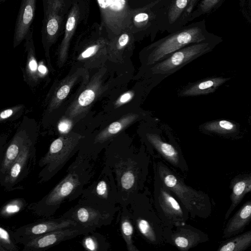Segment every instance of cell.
<instances>
[{
	"instance_id": "1",
	"label": "cell",
	"mask_w": 251,
	"mask_h": 251,
	"mask_svg": "<svg viewBox=\"0 0 251 251\" xmlns=\"http://www.w3.org/2000/svg\"><path fill=\"white\" fill-rule=\"evenodd\" d=\"M93 161L77 155L63 178L41 199L28 205L27 209L36 217L51 218L63 203L78 198L95 174Z\"/></svg>"
},
{
	"instance_id": "2",
	"label": "cell",
	"mask_w": 251,
	"mask_h": 251,
	"mask_svg": "<svg viewBox=\"0 0 251 251\" xmlns=\"http://www.w3.org/2000/svg\"><path fill=\"white\" fill-rule=\"evenodd\" d=\"M105 165L114 174L118 203L126 206L142 195L148 176L149 159L137 155H124L107 151Z\"/></svg>"
},
{
	"instance_id": "3",
	"label": "cell",
	"mask_w": 251,
	"mask_h": 251,
	"mask_svg": "<svg viewBox=\"0 0 251 251\" xmlns=\"http://www.w3.org/2000/svg\"><path fill=\"white\" fill-rule=\"evenodd\" d=\"M209 39L204 21L193 23L145 47L139 52V59L148 68L187 45Z\"/></svg>"
},
{
	"instance_id": "4",
	"label": "cell",
	"mask_w": 251,
	"mask_h": 251,
	"mask_svg": "<svg viewBox=\"0 0 251 251\" xmlns=\"http://www.w3.org/2000/svg\"><path fill=\"white\" fill-rule=\"evenodd\" d=\"M154 172L188 212L190 217L206 219L212 211L208 195L188 186L183 178L161 160L154 161Z\"/></svg>"
},
{
	"instance_id": "5",
	"label": "cell",
	"mask_w": 251,
	"mask_h": 251,
	"mask_svg": "<svg viewBox=\"0 0 251 251\" xmlns=\"http://www.w3.org/2000/svg\"><path fill=\"white\" fill-rule=\"evenodd\" d=\"M85 136L70 131L55 139L47 152L38 162L42 169L38 176V182L42 183L52 178L79 150Z\"/></svg>"
},
{
	"instance_id": "6",
	"label": "cell",
	"mask_w": 251,
	"mask_h": 251,
	"mask_svg": "<svg viewBox=\"0 0 251 251\" xmlns=\"http://www.w3.org/2000/svg\"><path fill=\"white\" fill-rule=\"evenodd\" d=\"M140 196L130 203L132 204V213L130 214L128 211L131 221L141 234L150 243L159 245L166 242L171 228L163 223L157 212L150 206V203L142 202Z\"/></svg>"
},
{
	"instance_id": "7",
	"label": "cell",
	"mask_w": 251,
	"mask_h": 251,
	"mask_svg": "<svg viewBox=\"0 0 251 251\" xmlns=\"http://www.w3.org/2000/svg\"><path fill=\"white\" fill-rule=\"evenodd\" d=\"M199 0H158L153 9L159 31L169 33L186 25Z\"/></svg>"
},
{
	"instance_id": "8",
	"label": "cell",
	"mask_w": 251,
	"mask_h": 251,
	"mask_svg": "<svg viewBox=\"0 0 251 251\" xmlns=\"http://www.w3.org/2000/svg\"><path fill=\"white\" fill-rule=\"evenodd\" d=\"M117 210L116 206L81 198L62 216L72 220L79 226L96 230L97 228L110 224Z\"/></svg>"
},
{
	"instance_id": "9",
	"label": "cell",
	"mask_w": 251,
	"mask_h": 251,
	"mask_svg": "<svg viewBox=\"0 0 251 251\" xmlns=\"http://www.w3.org/2000/svg\"><path fill=\"white\" fill-rule=\"evenodd\" d=\"M154 180V205L163 223L169 228L185 225L187 211L155 172Z\"/></svg>"
},
{
	"instance_id": "10",
	"label": "cell",
	"mask_w": 251,
	"mask_h": 251,
	"mask_svg": "<svg viewBox=\"0 0 251 251\" xmlns=\"http://www.w3.org/2000/svg\"><path fill=\"white\" fill-rule=\"evenodd\" d=\"M211 39L187 45L164 60L147 68L151 75L168 76L190 62L210 51L215 46Z\"/></svg>"
},
{
	"instance_id": "11",
	"label": "cell",
	"mask_w": 251,
	"mask_h": 251,
	"mask_svg": "<svg viewBox=\"0 0 251 251\" xmlns=\"http://www.w3.org/2000/svg\"><path fill=\"white\" fill-rule=\"evenodd\" d=\"M34 141L29 138L19 156L0 179V186L6 191L23 189L21 184L34 169L36 163Z\"/></svg>"
},
{
	"instance_id": "12",
	"label": "cell",
	"mask_w": 251,
	"mask_h": 251,
	"mask_svg": "<svg viewBox=\"0 0 251 251\" xmlns=\"http://www.w3.org/2000/svg\"><path fill=\"white\" fill-rule=\"evenodd\" d=\"M80 197L116 206L118 203L117 187L111 169L105 165L98 178L85 187Z\"/></svg>"
},
{
	"instance_id": "13",
	"label": "cell",
	"mask_w": 251,
	"mask_h": 251,
	"mask_svg": "<svg viewBox=\"0 0 251 251\" xmlns=\"http://www.w3.org/2000/svg\"><path fill=\"white\" fill-rule=\"evenodd\" d=\"M77 225L72 220L62 216L58 218H43V219L21 226L11 231V233L15 242L23 246L53 230Z\"/></svg>"
},
{
	"instance_id": "14",
	"label": "cell",
	"mask_w": 251,
	"mask_h": 251,
	"mask_svg": "<svg viewBox=\"0 0 251 251\" xmlns=\"http://www.w3.org/2000/svg\"><path fill=\"white\" fill-rule=\"evenodd\" d=\"M154 2L132 9L127 28L131 31L136 42L149 36L153 41L159 31L156 15L153 9Z\"/></svg>"
},
{
	"instance_id": "15",
	"label": "cell",
	"mask_w": 251,
	"mask_h": 251,
	"mask_svg": "<svg viewBox=\"0 0 251 251\" xmlns=\"http://www.w3.org/2000/svg\"><path fill=\"white\" fill-rule=\"evenodd\" d=\"M95 230L79 226L53 230L39 236L23 245L24 251H41L47 250L62 242L72 239Z\"/></svg>"
},
{
	"instance_id": "16",
	"label": "cell",
	"mask_w": 251,
	"mask_h": 251,
	"mask_svg": "<svg viewBox=\"0 0 251 251\" xmlns=\"http://www.w3.org/2000/svg\"><path fill=\"white\" fill-rule=\"evenodd\" d=\"M102 72L97 73L92 78L85 89L74 100L66 114L72 120L81 117L102 91Z\"/></svg>"
},
{
	"instance_id": "17",
	"label": "cell",
	"mask_w": 251,
	"mask_h": 251,
	"mask_svg": "<svg viewBox=\"0 0 251 251\" xmlns=\"http://www.w3.org/2000/svg\"><path fill=\"white\" fill-rule=\"evenodd\" d=\"M175 227V230L170 229L167 242L173 244L180 251H188L209 240L206 233L191 226L185 224Z\"/></svg>"
},
{
	"instance_id": "18",
	"label": "cell",
	"mask_w": 251,
	"mask_h": 251,
	"mask_svg": "<svg viewBox=\"0 0 251 251\" xmlns=\"http://www.w3.org/2000/svg\"><path fill=\"white\" fill-rule=\"evenodd\" d=\"M146 137L152 147L165 160L181 171H188L185 160L175 146L164 141L159 135L155 133H148Z\"/></svg>"
},
{
	"instance_id": "19",
	"label": "cell",
	"mask_w": 251,
	"mask_h": 251,
	"mask_svg": "<svg viewBox=\"0 0 251 251\" xmlns=\"http://www.w3.org/2000/svg\"><path fill=\"white\" fill-rule=\"evenodd\" d=\"M200 128L204 133L226 139H238L243 137L239 123L226 119H218L206 122Z\"/></svg>"
},
{
	"instance_id": "20",
	"label": "cell",
	"mask_w": 251,
	"mask_h": 251,
	"mask_svg": "<svg viewBox=\"0 0 251 251\" xmlns=\"http://www.w3.org/2000/svg\"><path fill=\"white\" fill-rule=\"evenodd\" d=\"M229 188L231 190V203L225 214V220L228 218L245 196L251 193V173L242 174L234 176L230 180Z\"/></svg>"
},
{
	"instance_id": "21",
	"label": "cell",
	"mask_w": 251,
	"mask_h": 251,
	"mask_svg": "<svg viewBox=\"0 0 251 251\" xmlns=\"http://www.w3.org/2000/svg\"><path fill=\"white\" fill-rule=\"evenodd\" d=\"M251 222V200L245 202L227 222L223 232V239H227L242 232Z\"/></svg>"
},
{
	"instance_id": "22",
	"label": "cell",
	"mask_w": 251,
	"mask_h": 251,
	"mask_svg": "<svg viewBox=\"0 0 251 251\" xmlns=\"http://www.w3.org/2000/svg\"><path fill=\"white\" fill-rule=\"evenodd\" d=\"M135 40L128 28L111 39L110 43V55L118 60H123L132 55L135 48Z\"/></svg>"
},
{
	"instance_id": "23",
	"label": "cell",
	"mask_w": 251,
	"mask_h": 251,
	"mask_svg": "<svg viewBox=\"0 0 251 251\" xmlns=\"http://www.w3.org/2000/svg\"><path fill=\"white\" fill-rule=\"evenodd\" d=\"M30 138L25 131L18 132L12 139L0 159V179L19 156L25 144Z\"/></svg>"
},
{
	"instance_id": "24",
	"label": "cell",
	"mask_w": 251,
	"mask_h": 251,
	"mask_svg": "<svg viewBox=\"0 0 251 251\" xmlns=\"http://www.w3.org/2000/svg\"><path fill=\"white\" fill-rule=\"evenodd\" d=\"M230 79L223 76L207 77L188 85L180 92V95L193 97L212 93Z\"/></svg>"
},
{
	"instance_id": "25",
	"label": "cell",
	"mask_w": 251,
	"mask_h": 251,
	"mask_svg": "<svg viewBox=\"0 0 251 251\" xmlns=\"http://www.w3.org/2000/svg\"><path fill=\"white\" fill-rule=\"evenodd\" d=\"M82 69H78L75 72L68 76L55 90L49 105V110L51 111L56 108L68 96L71 89L82 75Z\"/></svg>"
},
{
	"instance_id": "26",
	"label": "cell",
	"mask_w": 251,
	"mask_h": 251,
	"mask_svg": "<svg viewBox=\"0 0 251 251\" xmlns=\"http://www.w3.org/2000/svg\"><path fill=\"white\" fill-rule=\"evenodd\" d=\"M251 246V229L222 242L218 251H244Z\"/></svg>"
},
{
	"instance_id": "27",
	"label": "cell",
	"mask_w": 251,
	"mask_h": 251,
	"mask_svg": "<svg viewBox=\"0 0 251 251\" xmlns=\"http://www.w3.org/2000/svg\"><path fill=\"white\" fill-rule=\"evenodd\" d=\"M93 231L84 234L81 241L83 248L89 251H105L109 247L104 237L97 232Z\"/></svg>"
},
{
	"instance_id": "28",
	"label": "cell",
	"mask_w": 251,
	"mask_h": 251,
	"mask_svg": "<svg viewBox=\"0 0 251 251\" xmlns=\"http://www.w3.org/2000/svg\"><path fill=\"white\" fill-rule=\"evenodd\" d=\"M27 203L24 198H15L7 201L1 206L0 216L3 218L11 217L24 210Z\"/></svg>"
},
{
	"instance_id": "29",
	"label": "cell",
	"mask_w": 251,
	"mask_h": 251,
	"mask_svg": "<svg viewBox=\"0 0 251 251\" xmlns=\"http://www.w3.org/2000/svg\"><path fill=\"white\" fill-rule=\"evenodd\" d=\"M127 214L121 216V229L124 239L126 242L127 249L128 251H139L134 245L132 241L133 227L131 220L128 211Z\"/></svg>"
},
{
	"instance_id": "30",
	"label": "cell",
	"mask_w": 251,
	"mask_h": 251,
	"mask_svg": "<svg viewBox=\"0 0 251 251\" xmlns=\"http://www.w3.org/2000/svg\"><path fill=\"white\" fill-rule=\"evenodd\" d=\"M19 248L11 233L4 226L0 227V251H18Z\"/></svg>"
},
{
	"instance_id": "31",
	"label": "cell",
	"mask_w": 251,
	"mask_h": 251,
	"mask_svg": "<svg viewBox=\"0 0 251 251\" xmlns=\"http://www.w3.org/2000/svg\"><path fill=\"white\" fill-rule=\"evenodd\" d=\"M38 65L36 59L34 56H31L28 59L26 65V73L29 80L35 81L38 80L40 75L38 70Z\"/></svg>"
},
{
	"instance_id": "32",
	"label": "cell",
	"mask_w": 251,
	"mask_h": 251,
	"mask_svg": "<svg viewBox=\"0 0 251 251\" xmlns=\"http://www.w3.org/2000/svg\"><path fill=\"white\" fill-rule=\"evenodd\" d=\"M134 96V92L129 90L123 93L116 100L114 105L116 108L119 107L130 101Z\"/></svg>"
},
{
	"instance_id": "33",
	"label": "cell",
	"mask_w": 251,
	"mask_h": 251,
	"mask_svg": "<svg viewBox=\"0 0 251 251\" xmlns=\"http://www.w3.org/2000/svg\"><path fill=\"white\" fill-rule=\"evenodd\" d=\"M99 49V46L98 45H94L89 47L81 53L78 59L83 61L88 59L95 55Z\"/></svg>"
},
{
	"instance_id": "34",
	"label": "cell",
	"mask_w": 251,
	"mask_h": 251,
	"mask_svg": "<svg viewBox=\"0 0 251 251\" xmlns=\"http://www.w3.org/2000/svg\"><path fill=\"white\" fill-rule=\"evenodd\" d=\"M72 125V121L70 119L66 118L61 120L58 125V129L59 131L63 134H65L70 132Z\"/></svg>"
},
{
	"instance_id": "35",
	"label": "cell",
	"mask_w": 251,
	"mask_h": 251,
	"mask_svg": "<svg viewBox=\"0 0 251 251\" xmlns=\"http://www.w3.org/2000/svg\"><path fill=\"white\" fill-rule=\"evenodd\" d=\"M58 28V24L55 19L50 20L47 24V32L50 35H54L57 32Z\"/></svg>"
},
{
	"instance_id": "36",
	"label": "cell",
	"mask_w": 251,
	"mask_h": 251,
	"mask_svg": "<svg viewBox=\"0 0 251 251\" xmlns=\"http://www.w3.org/2000/svg\"><path fill=\"white\" fill-rule=\"evenodd\" d=\"M33 17V10L30 5H27L24 10L23 15V23L28 24L32 20Z\"/></svg>"
},
{
	"instance_id": "37",
	"label": "cell",
	"mask_w": 251,
	"mask_h": 251,
	"mask_svg": "<svg viewBox=\"0 0 251 251\" xmlns=\"http://www.w3.org/2000/svg\"><path fill=\"white\" fill-rule=\"evenodd\" d=\"M15 108H8L2 111L0 114L1 121L5 120L11 116L14 112Z\"/></svg>"
},
{
	"instance_id": "38",
	"label": "cell",
	"mask_w": 251,
	"mask_h": 251,
	"mask_svg": "<svg viewBox=\"0 0 251 251\" xmlns=\"http://www.w3.org/2000/svg\"><path fill=\"white\" fill-rule=\"evenodd\" d=\"M75 19L74 17H70L66 23V28L68 31H71L74 27Z\"/></svg>"
},
{
	"instance_id": "39",
	"label": "cell",
	"mask_w": 251,
	"mask_h": 251,
	"mask_svg": "<svg viewBox=\"0 0 251 251\" xmlns=\"http://www.w3.org/2000/svg\"><path fill=\"white\" fill-rule=\"evenodd\" d=\"M38 70L39 75L42 76L46 75L48 72L47 68L43 64H40L38 65Z\"/></svg>"
},
{
	"instance_id": "40",
	"label": "cell",
	"mask_w": 251,
	"mask_h": 251,
	"mask_svg": "<svg viewBox=\"0 0 251 251\" xmlns=\"http://www.w3.org/2000/svg\"><path fill=\"white\" fill-rule=\"evenodd\" d=\"M157 0H142L143 1V6Z\"/></svg>"
},
{
	"instance_id": "41",
	"label": "cell",
	"mask_w": 251,
	"mask_h": 251,
	"mask_svg": "<svg viewBox=\"0 0 251 251\" xmlns=\"http://www.w3.org/2000/svg\"><path fill=\"white\" fill-rule=\"evenodd\" d=\"M131 0H130V2Z\"/></svg>"
}]
</instances>
